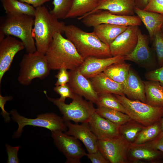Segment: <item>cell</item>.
Listing matches in <instances>:
<instances>
[{
  "instance_id": "1",
  "label": "cell",
  "mask_w": 163,
  "mask_h": 163,
  "mask_svg": "<svg viewBox=\"0 0 163 163\" xmlns=\"http://www.w3.org/2000/svg\"><path fill=\"white\" fill-rule=\"evenodd\" d=\"M62 34H55L45 55L51 70L62 68L74 70L80 66L84 59L73 44Z\"/></svg>"
},
{
  "instance_id": "2",
  "label": "cell",
  "mask_w": 163,
  "mask_h": 163,
  "mask_svg": "<svg viewBox=\"0 0 163 163\" xmlns=\"http://www.w3.org/2000/svg\"><path fill=\"white\" fill-rule=\"evenodd\" d=\"M63 33L84 59L89 57H113L109 46L100 40L93 32H86L75 25L70 24L65 26Z\"/></svg>"
},
{
  "instance_id": "3",
  "label": "cell",
  "mask_w": 163,
  "mask_h": 163,
  "mask_svg": "<svg viewBox=\"0 0 163 163\" xmlns=\"http://www.w3.org/2000/svg\"><path fill=\"white\" fill-rule=\"evenodd\" d=\"M34 18L32 35L37 50L45 55L55 34L63 33L65 24L59 21L43 5L36 8Z\"/></svg>"
},
{
  "instance_id": "4",
  "label": "cell",
  "mask_w": 163,
  "mask_h": 163,
  "mask_svg": "<svg viewBox=\"0 0 163 163\" xmlns=\"http://www.w3.org/2000/svg\"><path fill=\"white\" fill-rule=\"evenodd\" d=\"M34 20V17L26 14H7L1 22L0 32L5 35H12L19 38L27 53H34L37 51L32 35Z\"/></svg>"
},
{
  "instance_id": "5",
  "label": "cell",
  "mask_w": 163,
  "mask_h": 163,
  "mask_svg": "<svg viewBox=\"0 0 163 163\" xmlns=\"http://www.w3.org/2000/svg\"><path fill=\"white\" fill-rule=\"evenodd\" d=\"M19 65L18 80L24 86L30 85L34 78L45 79L51 70L45 55L37 51L24 54Z\"/></svg>"
},
{
  "instance_id": "6",
  "label": "cell",
  "mask_w": 163,
  "mask_h": 163,
  "mask_svg": "<svg viewBox=\"0 0 163 163\" xmlns=\"http://www.w3.org/2000/svg\"><path fill=\"white\" fill-rule=\"evenodd\" d=\"M43 92L47 99L58 108L64 120L78 123H88L91 115L95 111L93 103L84 99L82 97L75 94L72 101L69 104L49 97L46 91Z\"/></svg>"
},
{
  "instance_id": "7",
  "label": "cell",
  "mask_w": 163,
  "mask_h": 163,
  "mask_svg": "<svg viewBox=\"0 0 163 163\" xmlns=\"http://www.w3.org/2000/svg\"><path fill=\"white\" fill-rule=\"evenodd\" d=\"M114 95L125 108L131 119L144 126L160 121L163 117V107H154L138 100H130L125 95Z\"/></svg>"
},
{
  "instance_id": "8",
  "label": "cell",
  "mask_w": 163,
  "mask_h": 163,
  "mask_svg": "<svg viewBox=\"0 0 163 163\" xmlns=\"http://www.w3.org/2000/svg\"><path fill=\"white\" fill-rule=\"evenodd\" d=\"M11 119L18 124V127L14 136V138L20 137L24 127L27 125L38 126L47 129L51 131H59L66 132L68 127L62 118L53 113L38 114L35 119L27 118L21 115L14 109L10 112Z\"/></svg>"
},
{
  "instance_id": "9",
  "label": "cell",
  "mask_w": 163,
  "mask_h": 163,
  "mask_svg": "<svg viewBox=\"0 0 163 163\" xmlns=\"http://www.w3.org/2000/svg\"><path fill=\"white\" fill-rule=\"evenodd\" d=\"M54 144L66 158V163H80L87 153L78 139L59 131H51Z\"/></svg>"
},
{
  "instance_id": "10",
  "label": "cell",
  "mask_w": 163,
  "mask_h": 163,
  "mask_svg": "<svg viewBox=\"0 0 163 163\" xmlns=\"http://www.w3.org/2000/svg\"><path fill=\"white\" fill-rule=\"evenodd\" d=\"M80 20L85 26L94 27L102 24L129 26H140L142 22L137 15H120L112 14L108 11L99 10L82 18Z\"/></svg>"
},
{
  "instance_id": "11",
  "label": "cell",
  "mask_w": 163,
  "mask_h": 163,
  "mask_svg": "<svg viewBox=\"0 0 163 163\" xmlns=\"http://www.w3.org/2000/svg\"><path fill=\"white\" fill-rule=\"evenodd\" d=\"M130 143L122 135L110 139L97 141V147L110 163H128V152Z\"/></svg>"
},
{
  "instance_id": "12",
  "label": "cell",
  "mask_w": 163,
  "mask_h": 163,
  "mask_svg": "<svg viewBox=\"0 0 163 163\" xmlns=\"http://www.w3.org/2000/svg\"><path fill=\"white\" fill-rule=\"evenodd\" d=\"M138 26H128L110 45L113 57L125 56L131 53L135 48L138 40Z\"/></svg>"
},
{
  "instance_id": "13",
  "label": "cell",
  "mask_w": 163,
  "mask_h": 163,
  "mask_svg": "<svg viewBox=\"0 0 163 163\" xmlns=\"http://www.w3.org/2000/svg\"><path fill=\"white\" fill-rule=\"evenodd\" d=\"M88 123L91 131L98 140L111 139L120 135V126L103 117L95 111Z\"/></svg>"
},
{
  "instance_id": "14",
  "label": "cell",
  "mask_w": 163,
  "mask_h": 163,
  "mask_svg": "<svg viewBox=\"0 0 163 163\" xmlns=\"http://www.w3.org/2000/svg\"><path fill=\"white\" fill-rule=\"evenodd\" d=\"M24 49L21 41L10 36L0 41V84L4 74L9 69L15 56Z\"/></svg>"
},
{
  "instance_id": "15",
  "label": "cell",
  "mask_w": 163,
  "mask_h": 163,
  "mask_svg": "<svg viewBox=\"0 0 163 163\" xmlns=\"http://www.w3.org/2000/svg\"><path fill=\"white\" fill-rule=\"evenodd\" d=\"M70 79L68 83L74 93L84 97L86 100L96 104L98 94L89 79L81 72L79 68L69 72Z\"/></svg>"
},
{
  "instance_id": "16",
  "label": "cell",
  "mask_w": 163,
  "mask_h": 163,
  "mask_svg": "<svg viewBox=\"0 0 163 163\" xmlns=\"http://www.w3.org/2000/svg\"><path fill=\"white\" fill-rule=\"evenodd\" d=\"M68 127L65 133L73 136L81 141L85 145L88 153L96 152L98 150L97 137L91 131L88 123L73 124L70 121L64 120Z\"/></svg>"
},
{
  "instance_id": "17",
  "label": "cell",
  "mask_w": 163,
  "mask_h": 163,
  "mask_svg": "<svg viewBox=\"0 0 163 163\" xmlns=\"http://www.w3.org/2000/svg\"><path fill=\"white\" fill-rule=\"evenodd\" d=\"M137 44L132 52L124 56L125 60L134 62L142 66H151L154 63V57L149 45L147 36L139 29Z\"/></svg>"
},
{
  "instance_id": "18",
  "label": "cell",
  "mask_w": 163,
  "mask_h": 163,
  "mask_svg": "<svg viewBox=\"0 0 163 163\" xmlns=\"http://www.w3.org/2000/svg\"><path fill=\"white\" fill-rule=\"evenodd\" d=\"M124 56H116L106 58L89 57L85 59L79 67L81 73L89 79L103 72L111 64L125 61Z\"/></svg>"
},
{
  "instance_id": "19",
  "label": "cell",
  "mask_w": 163,
  "mask_h": 163,
  "mask_svg": "<svg viewBox=\"0 0 163 163\" xmlns=\"http://www.w3.org/2000/svg\"><path fill=\"white\" fill-rule=\"evenodd\" d=\"M160 152L154 149L150 142L141 144L130 143L128 152V161L153 162L159 158Z\"/></svg>"
},
{
  "instance_id": "20",
  "label": "cell",
  "mask_w": 163,
  "mask_h": 163,
  "mask_svg": "<svg viewBox=\"0 0 163 163\" xmlns=\"http://www.w3.org/2000/svg\"><path fill=\"white\" fill-rule=\"evenodd\" d=\"M135 0H101L97 7L92 11L82 16L78 17L80 20L83 17L97 11L107 10L116 15L124 16L134 15Z\"/></svg>"
},
{
  "instance_id": "21",
  "label": "cell",
  "mask_w": 163,
  "mask_h": 163,
  "mask_svg": "<svg viewBox=\"0 0 163 163\" xmlns=\"http://www.w3.org/2000/svg\"><path fill=\"white\" fill-rule=\"evenodd\" d=\"M89 79L98 94L111 93L124 95L123 85L113 81L103 72Z\"/></svg>"
},
{
  "instance_id": "22",
  "label": "cell",
  "mask_w": 163,
  "mask_h": 163,
  "mask_svg": "<svg viewBox=\"0 0 163 163\" xmlns=\"http://www.w3.org/2000/svg\"><path fill=\"white\" fill-rule=\"evenodd\" d=\"M124 94L132 100H138L146 103L145 85L139 77L130 69L126 80Z\"/></svg>"
},
{
  "instance_id": "23",
  "label": "cell",
  "mask_w": 163,
  "mask_h": 163,
  "mask_svg": "<svg viewBox=\"0 0 163 163\" xmlns=\"http://www.w3.org/2000/svg\"><path fill=\"white\" fill-rule=\"evenodd\" d=\"M134 12L145 26L150 40L152 41L156 34L161 29L163 24V15L136 7Z\"/></svg>"
},
{
  "instance_id": "24",
  "label": "cell",
  "mask_w": 163,
  "mask_h": 163,
  "mask_svg": "<svg viewBox=\"0 0 163 163\" xmlns=\"http://www.w3.org/2000/svg\"><path fill=\"white\" fill-rule=\"evenodd\" d=\"M93 27V32L102 42L110 45L127 27L108 24H102Z\"/></svg>"
},
{
  "instance_id": "25",
  "label": "cell",
  "mask_w": 163,
  "mask_h": 163,
  "mask_svg": "<svg viewBox=\"0 0 163 163\" xmlns=\"http://www.w3.org/2000/svg\"><path fill=\"white\" fill-rule=\"evenodd\" d=\"M146 103L156 107H163V86L157 81L144 82Z\"/></svg>"
},
{
  "instance_id": "26",
  "label": "cell",
  "mask_w": 163,
  "mask_h": 163,
  "mask_svg": "<svg viewBox=\"0 0 163 163\" xmlns=\"http://www.w3.org/2000/svg\"><path fill=\"white\" fill-rule=\"evenodd\" d=\"M130 69V65L124 61L111 64L103 72L113 81L122 85L124 90L126 87V80Z\"/></svg>"
},
{
  "instance_id": "27",
  "label": "cell",
  "mask_w": 163,
  "mask_h": 163,
  "mask_svg": "<svg viewBox=\"0 0 163 163\" xmlns=\"http://www.w3.org/2000/svg\"><path fill=\"white\" fill-rule=\"evenodd\" d=\"M101 0H73L66 18L79 17L96 8Z\"/></svg>"
},
{
  "instance_id": "28",
  "label": "cell",
  "mask_w": 163,
  "mask_h": 163,
  "mask_svg": "<svg viewBox=\"0 0 163 163\" xmlns=\"http://www.w3.org/2000/svg\"><path fill=\"white\" fill-rule=\"evenodd\" d=\"M7 14H21L34 17L36 8L28 4L18 0H1Z\"/></svg>"
},
{
  "instance_id": "29",
  "label": "cell",
  "mask_w": 163,
  "mask_h": 163,
  "mask_svg": "<svg viewBox=\"0 0 163 163\" xmlns=\"http://www.w3.org/2000/svg\"><path fill=\"white\" fill-rule=\"evenodd\" d=\"M95 112L103 117L120 126L132 119L126 113L110 108L98 107L96 109Z\"/></svg>"
},
{
  "instance_id": "30",
  "label": "cell",
  "mask_w": 163,
  "mask_h": 163,
  "mask_svg": "<svg viewBox=\"0 0 163 163\" xmlns=\"http://www.w3.org/2000/svg\"><path fill=\"white\" fill-rule=\"evenodd\" d=\"M162 131L160 120L149 126H144L138 134L133 143L141 144L151 142Z\"/></svg>"
},
{
  "instance_id": "31",
  "label": "cell",
  "mask_w": 163,
  "mask_h": 163,
  "mask_svg": "<svg viewBox=\"0 0 163 163\" xmlns=\"http://www.w3.org/2000/svg\"><path fill=\"white\" fill-rule=\"evenodd\" d=\"M113 94L111 93L98 94V99L96 104L97 107H104L114 109L128 115L125 108Z\"/></svg>"
},
{
  "instance_id": "32",
  "label": "cell",
  "mask_w": 163,
  "mask_h": 163,
  "mask_svg": "<svg viewBox=\"0 0 163 163\" xmlns=\"http://www.w3.org/2000/svg\"><path fill=\"white\" fill-rule=\"evenodd\" d=\"M144 126L132 119L120 126V135L123 136L129 142L133 143L138 134Z\"/></svg>"
},
{
  "instance_id": "33",
  "label": "cell",
  "mask_w": 163,
  "mask_h": 163,
  "mask_svg": "<svg viewBox=\"0 0 163 163\" xmlns=\"http://www.w3.org/2000/svg\"><path fill=\"white\" fill-rule=\"evenodd\" d=\"M73 0H53V9L50 13L58 19H64L69 12Z\"/></svg>"
},
{
  "instance_id": "34",
  "label": "cell",
  "mask_w": 163,
  "mask_h": 163,
  "mask_svg": "<svg viewBox=\"0 0 163 163\" xmlns=\"http://www.w3.org/2000/svg\"><path fill=\"white\" fill-rule=\"evenodd\" d=\"M152 41L153 47L160 67L163 65V31L161 29L155 35Z\"/></svg>"
},
{
  "instance_id": "35",
  "label": "cell",
  "mask_w": 163,
  "mask_h": 163,
  "mask_svg": "<svg viewBox=\"0 0 163 163\" xmlns=\"http://www.w3.org/2000/svg\"><path fill=\"white\" fill-rule=\"evenodd\" d=\"M53 89L57 94L60 95V98H58L60 101L65 102L66 98H69L72 99L74 97L75 93L68 83L56 86Z\"/></svg>"
},
{
  "instance_id": "36",
  "label": "cell",
  "mask_w": 163,
  "mask_h": 163,
  "mask_svg": "<svg viewBox=\"0 0 163 163\" xmlns=\"http://www.w3.org/2000/svg\"><path fill=\"white\" fill-rule=\"evenodd\" d=\"M144 10L163 15V0H149Z\"/></svg>"
},
{
  "instance_id": "37",
  "label": "cell",
  "mask_w": 163,
  "mask_h": 163,
  "mask_svg": "<svg viewBox=\"0 0 163 163\" xmlns=\"http://www.w3.org/2000/svg\"><path fill=\"white\" fill-rule=\"evenodd\" d=\"M5 146L8 155L7 163H19V160L18 156V153L21 146L12 147L7 144L5 145Z\"/></svg>"
},
{
  "instance_id": "38",
  "label": "cell",
  "mask_w": 163,
  "mask_h": 163,
  "mask_svg": "<svg viewBox=\"0 0 163 163\" xmlns=\"http://www.w3.org/2000/svg\"><path fill=\"white\" fill-rule=\"evenodd\" d=\"M57 80L55 84L56 86L63 85L68 83L70 79V74L67 69L62 68L59 70L57 74L55 75Z\"/></svg>"
},
{
  "instance_id": "39",
  "label": "cell",
  "mask_w": 163,
  "mask_h": 163,
  "mask_svg": "<svg viewBox=\"0 0 163 163\" xmlns=\"http://www.w3.org/2000/svg\"><path fill=\"white\" fill-rule=\"evenodd\" d=\"M145 77L149 80L157 81L163 84V65L158 69L147 72Z\"/></svg>"
},
{
  "instance_id": "40",
  "label": "cell",
  "mask_w": 163,
  "mask_h": 163,
  "mask_svg": "<svg viewBox=\"0 0 163 163\" xmlns=\"http://www.w3.org/2000/svg\"><path fill=\"white\" fill-rule=\"evenodd\" d=\"M13 97L11 96H3L0 94V107L1 109V114L2 115L6 123L9 122L11 119L9 116L10 113L5 110L4 105L7 101H11Z\"/></svg>"
},
{
  "instance_id": "41",
  "label": "cell",
  "mask_w": 163,
  "mask_h": 163,
  "mask_svg": "<svg viewBox=\"0 0 163 163\" xmlns=\"http://www.w3.org/2000/svg\"><path fill=\"white\" fill-rule=\"evenodd\" d=\"M87 156L92 163H109L99 150L96 152L87 154Z\"/></svg>"
},
{
  "instance_id": "42",
  "label": "cell",
  "mask_w": 163,
  "mask_h": 163,
  "mask_svg": "<svg viewBox=\"0 0 163 163\" xmlns=\"http://www.w3.org/2000/svg\"><path fill=\"white\" fill-rule=\"evenodd\" d=\"M150 142L154 149L163 152V131Z\"/></svg>"
},
{
  "instance_id": "43",
  "label": "cell",
  "mask_w": 163,
  "mask_h": 163,
  "mask_svg": "<svg viewBox=\"0 0 163 163\" xmlns=\"http://www.w3.org/2000/svg\"><path fill=\"white\" fill-rule=\"evenodd\" d=\"M22 2L31 5L36 8L38 7L43 5L44 3L49 2L51 0H18Z\"/></svg>"
},
{
  "instance_id": "44",
  "label": "cell",
  "mask_w": 163,
  "mask_h": 163,
  "mask_svg": "<svg viewBox=\"0 0 163 163\" xmlns=\"http://www.w3.org/2000/svg\"><path fill=\"white\" fill-rule=\"evenodd\" d=\"M149 0H135L136 7L143 10L147 5Z\"/></svg>"
},
{
  "instance_id": "45",
  "label": "cell",
  "mask_w": 163,
  "mask_h": 163,
  "mask_svg": "<svg viewBox=\"0 0 163 163\" xmlns=\"http://www.w3.org/2000/svg\"><path fill=\"white\" fill-rule=\"evenodd\" d=\"M162 131H163V117L160 120Z\"/></svg>"
},
{
  "instance_id": "46",
  "label": "cell",
  "mask_w": 163,
  "mask_h": 163,
  "mask_svg": "<svg viewBox=\"0 0 163 163\" xmlns=\"http://www.w3.org/2000/svg\"><path fill=\"white\" fill-rule=\"evenodd\" d=\"M161 30L163 31V24L162 26V27H161Z\"/></svg>"
},
{
  "instance_id": "47",
  "label": "cell",
  "mask_w": 163,
  "mask_h": 163,
  "mask_svg": "<svg viewBox=\"0 0 163 163\" xmlns=\"http://www.w3.org/2000/svg\"><path fill=\"white\" fill-rule=\"evenodd\" d=\"M161 85L163 86V84L160 83Z\"/></svg>"
}]
</instances>
